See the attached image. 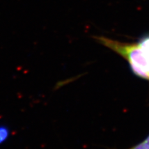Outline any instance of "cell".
<instances>
[{
    "label": "cell",
    "instance_id": "5b68a950",
    "mask_svg": "<svg viewBox=\"0 0 149 149\" xmlns=\"http://www.w3.org/2000/svg\"><path fill=\"white\" fill-rule=\"evenodd\" d=\"M144 144L146 145L147 148L149 149V136L146 139V140L144 141Z\"/></svg>",
    "mask_w": 149,
    "mask_h": 149
},
{
    "label": "cell",
    "instance_id": "3957f363",
    "mask_svg": "<svg viewBox=\"0 0 149 149\" xmlns=\"http://www.w3.org/2000/svg\"><path fill=\"white\" fill-rule=\"evenodd\" d=\"M138 45L140 46L144 51H146V53H149V35L141 39L140 42H139Z\"/></svg>",
    "mask_w": 149,
    "mask_h": 149
},
{
    "label": "cell",
    "instance_id": "6da1fadb",
    "mask_svg": "<svg viewBox=\"0 0 149 149\" xmlns=\"http://www.w3.org/2000/svg\"><path fill=\"white\" fill-rule=\"evenodd\" d=\"M97 40L127 59L137 75L149 79V53L139 45L124 44L105 37H99Z\"/></svg>",
    "mask_w": 149,
    "mask_h": 149
},
{
    "label": "cell",
    "instance_id": "7a4b0ae2",
    "mask_svg": "<svg viewBox=\"0 0 149 149\" xmlns=\"http://www.w3.org/2000/svg\"><path fill=\"white\" fill-rule=\"evenodd\" d=\"M10 135V130L5 125H0V144L6 141Z\"/></svg>",
    "mask_w": 149,
    "mask_h": 149
},
{
    "label": "cell",
    "instance_id": "277c9868",
    "mask_svg": "<svg viewBox=\"0 0 149 149\" xmlns=\"http://www.w3.org/2000/svg\"><path fill=\"white\" fill-rule=\"evenodd\" d=\"M130 149H148V148H147L146 145L144 144V142H142V143H141V144L136 145V146H133V148H131Z\"/></svg>",
    "mask_w": 149,
    "mask_h": 149
}]
</instances>
